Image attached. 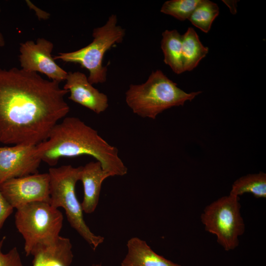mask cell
Instances as JSON below:
<instances>
[{
	"mask_svg": "<svg viewBox=\"0 0 266 266\" xmlns=\"http://www.w3.org/2000/svg\"><path fill=\"white\" fill-rule=\"evenodd\" d=\"M1 11L0 6V11Z\"/></svg>",
	"mask_w": 266,
	"mask_h": 266,
	"instance_id": "obj_25",
	"label": "cell"
},
{
	"mask_svg": "<svg viewBox=\"0 0 266 266\" xmlns=\"http://www.w3.org/2000/svg\"><path fill=\"white\" fill-rule=\"evenodd\" d=\"M5 238V236H3L0 240V266H23L16 247H13L6 254L2 253V247Z\"/></svg>",
	"mask_w": 266,
	"mask_h": 266,
	"instance_id": "obj_20",
	"label": "cell"
},
{
	"mask_svg": "<svg viewBox=\"0 0 266 266\" xmlns=\"http://www.w3.org/2000/svg\"><path fill=\"white\" fill-rule=\"evenodd\" d=\"M201 93L184 92L161 70H156L144 83L129 86L126 92V102L134 114L155 119L164 110L183 106L186 101H192Z\"/></svg>",
	"mask_w": 266,
	"mask_h": 266,
	"instance_id": "obj_3",
	"label": "cell"
},
{
	"mask_svg": "<svg viewBox=\"0 0 266 266\" xmlns=\"http://www.w3.org/2000/svg\"><path fill=\"white\" fill-rule=\"evenodd\" d=\"M63 222L62 212L48 202H32L17 209L15 223L24 239L26 256L37 245L55 242Z\"/></svg>",
	"mask_w": 266,
	"mask_h": 266,
	"instance_id": "obj_6",
	"label": "cell"
},
{
	"mask_svg": "<svg viewBox=\"0 0 266 266\" xmlns=\"http://www.w3.org/2000/svg\"><path fill=\"white\" fill-rule=\"evenodd\" d=\"M13 207L3 197L0 191V231L7 218L12 213Z\"/></svg>",
	"mask_w": 266,
	"mask_h": 266,
	"instance_id": "obj_21",
	"label": "cell"
},
{
	"mask_svg": "<svg viewBox=\"0 0 266 266\" xmlns=\"http://www.w3.org/2000/svg\"><path fill=\"white\" fill-rule=\"evenodd\" d=\"M92 266H101V264H93Z\"/></svg>",
	"mask_w": 266,
	"mask_h": 266,
	"instance_id": "obj_24",
	"label": "cell"
},
{
	"mask_svg": "<svg viewBox=\"0 0 266 266\" xmlns=\"http://www.w3.org/2000/svg\"><path fill=\"white\" fill-rule=\"evenodd\" d=\"M201 0H170L164 2L161 12L180 20L188 19Z\"/></svg>",
	"mask_w": 266,
	"mask_h": 266,
	"instance_id": "obj_19",
	"label": "cell"
},
{
	"mask_svg": "<svg viewBox=\"0 0 266 266\" xmlns=\"http://www.w3.org/2000/svg\"><path fill=\"white\" fill-rule=\"evenodd\" d=\"M36 72L0 68V142L36 145L69 111L67 90Z\"/></svg>",
	"mask_w": 266,
	"mask_h": 266,
	"instance_id": "obj_1",
	"label": "cell"
},
{
	"mask_svg": "<svg viewBox=\"0 0 266 266\" xmlns=\"http://www.w3.org/2000/svg\"><path fill=\"white\" fill-rule=\"evenodd\" d=\"M54 44L50 41L38 38L35 42L28 40L20 44L19 61L21 69L39 72L59 82L66 79L68 72L55 61L51 53Z\"/></svg>",
	"mask_w": 266,
	"mask_h": 266,
	"instance_id": "obj_9",
	"label": "cell"
},
{
	"mask_svg": "<svg viewBox=\"0 0 266 266\" xmlns=\"http://www.w3.org/2000/svg\"><path fill=\"white\" fill-rule=\"evenodd\" d=\"M127 253L121 266H181L155 252L146 242L133 237L127 243Z\"/></svg>",
	"mask_w": 266,
	"mask_h": 266,
	"instance_id": "obj_14",
	"label": "cell"
},
{
	"mask_svg": "<svg viewBox=\"0 0 266 266\" xmlns=\"http://www.w3.org/2000/svg\"><path fill=\"white\" fill-rule=\"evenodd\" d=\"M223 1H224L228 6L231 5L229 8L232 13L234 14L236 13V1L226 0H223Z\"/></svg>",
	"mask_w": 266,
	"mask_h": 266,
	"instance_id": "obj_22",
	"label": "cell"
},
{
	"mask_svg": "<svg viewBox=\"0 0 266 266\" xmlns=\"http://www.w3.org/2000/svg\"><path fill=\"white\" fill-rule=\"evenodd\" d=\"M109 177L99 161L91 162L82 166L79 180L83 186L84 197L81 203L83 212L90 214L95 211L99 203L102 183Z\"/></svg>",
	"mask_w": 266,
	"mask_h": 266,
	"instance_id": "obj_12",
	"label": "cell"
},
{
	"mask_svg": "<svg viewBox=\"0 0 266 266\" xmlns=\"http://www.w3.org/2000/svg\"><path fill=\"white\" fill-rule=\"evenodd\" d=\"M208 52V48L200 42L196 31L189 27L182 35V54L184 71H191Z\"/></svg>",
	"mask_w": 266,
	"mask_h": 266,
	"instance_id": "obj_16",
	"label": "cell"
},
{
	"mask_svg": "<svg viewBox=\"0 0 266 266\" xmlns=\"http://www.w3.org/2000/svg\"><path fill=\"white\" fill-rule=\"evenodd\" d=\"M34 154L50 166H55L61 158L89 155L101 164L110 177L124 176L128 171L118 149L75 117H66L58 123L47 139L35 146Z\"/></svg>",
	"mask_w": 266,
	"mask_h": 266,
	"instance_id": "obj_2",
	"label": "cell"
},
{
	"mask_svg": "<svg viewBox=\"0 0 266 266\" xmlns=\"http://www.w3.org/2000/svg\"><path fill=\"white\" fill-rule=\"evenodd\" d=\"M219 13L217 4L208 0H201L188 20L197 28L207 33Z\"/></svg>",
	"mask_w": 266,
	"mask_h": 266,
	"instance_id": "obj_18",
	"label": "cell"
},
{
	"mask_svg": "<svg viewBox=\"0 0 266 266\" xmlns=\"http://www.w3.org/2000/svg\"><path fill=\"white\" fill-rule=\"evenodd\" d=\"M245 193H251L256 198H266V174H249L235 180L230 194L239 197Z\"/></svg>",
	"mask_w": 266,
	"mask_h": 266,
	"instance_id": "obj_17",
	"label": "cell"
},
{
	"mask_svg": "<svg viewBox=\"0 0 266 266\" xmlns=\"http://www.w3.org/2000/svg\"><path fill=\"white\" fill-rule=\"evenodd\" d=\"M93 41L77 50L59 53L54 60L79 64L89 72L88 77L91 84L103 83L106 80L107 68L102 61L105 53L114 45L121 43L125 35V30L117 24L115 14L111 15L106 23L93 30Z\"/></svg>",
	"mask_w": 266,
	"mask_h": 266,
	"instance_id": "obj_5",
	"label": "cell"
},
{
	"mask_svg": "<svg viewBox=\"0 0 266 266\" xmlns=\"http://www.w3.org/2000/svg\"><path fill=\"white\" fill-rule=\"evenodd\" d=\"M239 197L229 194L208 204L200 215L205 230L216 236L217 241L226 251L239 245V237L245 232L241 214Z\"/></svg>",
	"mask_w": 266,
	"mask_h": 266,
	"instance_id": "obj_7",
	"label": "cell"
},
{
	"mask_svg": "<svg viewBox=\"0 0 266 266\" xmlns=\"http://www.w3.org/2000/svg\"><path fill=\"white\" fill-rule=\"evenodd\" d=\"M50 177L48 172L13 178L0 184V191L10 204L16 209L30 203L49 202Z\"/></svg>",
	"mask_w": 266,
	"mask_h": 266,
	"instance_id": "obj_8",
	"label": "cell"
},
{
	"mask_svg": "<svg viewBox=\"0 0 266 266\" xmlns=\"http://www.w3.org/2000/svg\"><path fill=\"white\" fill-rule=\"evenodd\" d=\"M5 45V40L4 37L0 32V47H3Z\"/></svg>",
	"mask_w": 266,
	"mask_h": 266,
	"instance_id": "obj_23",
	"label": "cell"
},
{
	"mask_svg": "<svg viewBox=\"0 0 266 266\" xmlns=\"http://www.w3.org/2000/svg\"><path fill=\"white\" fill-rule=\"evenodd\" d=\"M66 81L63 88L70 92L69 100L97 114L104 112L108 107L107 96L94 88L84 73L68 72Z\"/></svg>",
	"mask_w": 266,
	"mask_h": 266,
	"instance_id": "obj_11",
	"label": "cell"
},
{
	"mask_svg": "<svg viewBox=\"0 0 266 266\" xmlns=\"http://www.w3.org/2000/svg\"><path fill=\"white\" fill-rule=\"evenodd\" d=\"M30 255L33 266H70L73 258L70 239L61 236L53 243L35 246Z\"/></svg>",
	"mask_w": 266,
	"mask_h": 266,
	"instance_id": "obj_13",
	"label": "cell"
},
{
	"mask_svg": "<svg viewBox=\"0 0 266 266\" xmlns=\"http://www.w3.org/2000/svg\"><path fill=\"white\" fill-rule=\"evenodd\" d=\"M81 168L82 166L64 165L49 169V203L55 208L64 209L70 226L95 250L104 238L95 234L87 225L81 203L76 196L75 186L79 180Z\"/></svg>",
	"mask_w": 266,
	"mask_h": 266,
	"instance_id": "obj_4",
	"label": "cell"
},
{
	"mask_svg": "<svg viewBox=\"0 0 266 266\" xmlns=\"http://www.w3.org/2000/svg\"><path fill=\"white\" fill-rule=\"evenodd\" d=\"M35 146L0 147V184L11 178L38 173L41 161L34 154Z\"/></svg>",
	"mask_w": 266,
	"mask_h": 266,
	"instance_id": "obj_10",
	"label": "cell"
},
{
	"mask_svg": "<svg viewBox=\"0 0 266 266\" xmlns=\"http://www.w3.org/2000/svg\"><path fill=\"white\" fill-rule=\"evenodd\" d=\"M161 47L164 63L176 74L183 72L182 54V35L176 30H166L162 33Z\"/></svg>",
	"mask_w": 266,
	"mask_h": 266,
	"instance_id": "obj_15",
	"label": "cell"
}]
</instances>
